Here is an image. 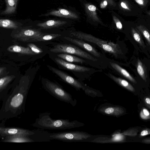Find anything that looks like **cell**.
I'll return each mask as SVG.
<instances>
[{"label":"cell","instance_id":"6da1fadb","mask_svg":"<svg viewBox=\"0 0 150 150\" xmlns=\"http://www.w3.org/2000/svg\"><path fill=\"white\" fill-rule=\"evenodd\" d=\"M29 84H21L5 96L0 109V121L16 117L25 112Z\"/></svg>","mask_w":150,"mask_h":150},{"label":"cell","instance_id":"7a4b0ae2","mask_svg":"<svg viewBox=\"0 0 150 150\" xmlns=\"http://www.w3.org/2000/svg\"><path fill=\"white\" fill-rule=\"evenodd\" d=\"M50 112L40 113L35 122L31 125L33 127L43 129H66L75 128L83 125L82 123L75 120L70 121L69 119H54L50 116Z\"/></svg>","mask_w":150,"mask_h":150},{"label":"cell","instance_id":"3957f363","mask_svg":"<svg viewBox=\"0 0 150 150\" xmlns=\"http://www.w3.org/2000/svg\"><path fill=\"white\" fill-rule=\"evenodd\" d=\"M42 83L44 88L57 99L70 104L73 106L76 105V100L58 83L45 78L42 79Z\"/></svg>","mask_w":150,"mask_h":150},{"label":"cell","instance_id":"277c9868","mask_svg":"<svg viewBox=\"0 0 150 150\" xmlns=\"http://www.w3.org/2000/svg\"><path fill=\"white\" fill-rule=\"evenodd\" d=\"M70 36L96 44L105 51L116 54L118 52L117 45L95 37L92 35L79 31L70 33Z\"/></svg>","mask_w":150,"mask_h":150},{"label":"cell","instance_id":"5b68a950","mask_svg":"<svg viewBox=\"0 0 150 150\" xmlns=\"http://www.w3.org/2000/svg\"><path fill=\"white\" fill-rule=\"evenodd\" d=\"M91 136L82 131H70L49 133L48 138L51 140H57L66 142H81L87 140Z\"/></svg>","mask_w":150,"mask_h":150},{"label":"cell","instance_id":"8992f818","mask_svg":"<svg viewBox=\"0 0 150 150\" xmlns=\"http://www.w3.org/2000/svg\"><path fill=\"white\" fill-rule=\"evenodd\" d=\"M50 52L55 53H65L76 55L93 61H97L89 54L78 47L71 44H58L51 48Z\"/></svg>","mask_w":150,"mask_h":150},{"label":"cell","instance_id":"52a82bcc","mask_svg":"<svg viewBox=\"0 0 150 150\" xmlns=\"http://www.w3.org/2000/svg\"><path fill=\"white\" fill-rule=\"evenodd\" d=\"M6 120H3L0 122V139H2L6 137L17 135L29 136L33 134V130L18 127H6Z\"/></svg>","mask_w":150,"mask_h":150},{"label":"cell","instance_id":"ba28073f","mask_svg":"<svg viewBox=\"0 0 150 150\" xmlns=\"http://www.w3.org/2000/svg\"><path fill=\"white\" fill-rule=\"evenodd\" d=\"M48 69L58 76L64 82L70 85L77 90L82 89L85 91L87 89L83 84L77 80L63 71L51 66L47 65Z\"/></svg>","mask_w":150,"mask_h":150},{"label":"cell","instance_id":"9c48e42d","mask_svg":"<svg viewBox=\"0 0 150 150\" xmlns=\"http://www.w3.org/2000/svg\"><path fill=\"white\" fill-rule=\"evenodd\" d=\"M54 62L62 68L71 71L75 75L78 73L89 71L90 69L67 62L58 57H55L53 59Z\"/></svg>","mask_w":150,"mask_h":150},{"label":"cell","instance_id":"30bf717a","mask_svg":"<svg viewBox=\"0 0 150 150\" xmlns=\"http://www.w3.org/2000/svg\"><path fill=\"white\" fill-rule=\"evenodd\" d=\"M42 33L39 30L36 29H24L14 35V37L21 41L30 42L34 38Z\"/></svg>","mask_w":150,"mask_h":150},{"label":"cell","instance_id":"8fae6325","mask_svg":"<svg viewBox=\"0 0 150 150\" xmlns=\"http://www.w3.org/2000/svg\"><path fill=\"white\" fill-rule=\"evenodd\" d=\"M54 16L57 17L73 19H77L79 16L75 13L64 8H59L58 10H52L48 13L42 14L40 16Z\"/></svg>","mask_w":150,"mask_h":150},{"label":"cell","instance_id":"7c38bea8","mask_svg":"<svg viewBox=\"0 0 150 150\" xmlns=\"http://www.w3.org/2000/svg\"><path fill=\"white\" fill-rule=\"evenodd\" d=\"M64 38L68 41L83 48L97 57H99L100 56V54L94 48L82 40L67 37H65Z\"/></svg>","mask_w":150,"mask_h":150},{"label":"cell","instance_id":"4fadbf2b","mask_svg":"<svg viewBox=\"0 0 150 150\" xmlns=\"http://www.w3.org/2000/svg\"><path fill=\"white\" fill-rule=\"evenodd\" d=\"M15 78L13 75L7 76L0 79V98L2 100L8 93L10 83Z\"/></svg>","mask_w":150,"mask_h":150},{"label":"cell","instance_id":"5bb4252c","mask_svg":"<svg viewBox=\"0 0 150 150\" xmlns=\"http://www.w3.org/2000/svg\"><path fill=\"white\" fill-rule=\"evenodd\" d=\"M67 23L65 21L50 20L42 23H38L37 25L42 29H48L59 27Z\"/></svg>","mask_w":150,"mask_h":150},{"label":"cell","instance_id":"9a60e30c","mask_svg":"<svg viewBox=\"0 0 150 150\" xmlns=\"http://www.w3.org/2000/svg\"><path fill=\"white\" fill-rule=\"evenodd\" d=\"M1 142H5L28 143L34 142L29 136L17 135L6 137L1 139Z\"/></svg>","mask_w":150,"mask_h":150},{"label":"cell","instance_id":"2e32d148","mask_svg":"<svg viewBox=\"0 0 150 150\" xmlns=\"http://www.w3.org/2000/svg\"><path fill=\"white\" fill-rule=\"evenodd\" d=\"M56 55L57 57L71 63H76L83 64L85 62V61L84 59L70 54L59 53Z\"/></svg>","mask_w":150,"mask_h":150},{"label":"cell","instance_id":"e0dca14e","mask_svg":"<svg viewBox=\"0 0 150 150\" xmlns=\"http://www.w3.org/2000/svg\"><path fill=\"white\" fill-rule=\"evenodd\" d=\"M8 51L13 52L20 53L22 54L35 55L36 54L28 47H25L16 45H11L8 47Z\"/></svg>","mask_w":150,"mask_h":150},{"label":"cell","instance_id":"ac0fdd59","mask_svg":"<svg viewBox=\"0 0 150 150\" xmlns=\"http://www.w3.org/2000/svg\"><path fill=\"white\" fill-rule=\"evenodd\" d=\"M6 4L5 10L1 13V15H9L15 12L18 0H4Z\"/></svg>","mask_w":150,"mask_h":150},{"label":"cell","instance_id":"d6986e66","mask_svg":"<svg viewBox=\"0 0 150 150\" xmlns=\"http://www.w3.org/2000/svg\"><path fill=\"white\" fill-rule=\"evenodd\" d=\"M110 63L111 66L114 69L124 77L133 83H137V82L134 78L125 69L116 63L113 62H110Z\"/></svg>","mask_w":150,"mask_h":150},{"label":"cell","instance_id":"ffe728a7","mask_svg":"<svg viewBox=\"0 0 150 150\" xmlns=\"http://www.w3.org/2000/svg\"><path fill=\"white\" fill-rule=\"evenodd\" d=\"M84 8L86 13L90 18L94 21H100L97 15L96 7L95 6L86 3L84 5Z\"/></svg>","mask_w":150,"mask_h":150},{"label":"cell","instance_id":"44dd1931","mask_svg":"<svg viewBox=\"0 0 150 150\" xmlns=\"http://www.w3.org/2000/svg\"><path fill=\"white\" fill-rule=\"evenodd\" d=\"M58 34H47L42 33L40 35L34 38L31 42L44 41L54 39L61 36Z\"/></svg>","mask_w":150,"mask_h":150},{"label":"cell","instance_id":"7402d4cb","mask_svg":"<svg viewBox=\"0 0 150 150\" xmlns=\"http://www.w3.org/2000/svg\"><path fill=\"white\" fill-rule=\"evenodd\" d=\"M109 76L111 78L122 86L130 91H135L134 88L133 86L126 80L116 77L111 74H109Z\"/></svg>","mask_w":150,"mask_h":150},{"label":"cell","instance_id":"603a6c76","mask_svg":"<svg viewBox=\"0 0 150 150\" xmlns=\"http://www.w3.org/2000/svg\"><path fill=\"white\" fill-rule=\"evenodd\" d=\"M0 27L6 28L16 29L18 27L17 23L8 19H0Z\"/></svg>","mask_w":150,"mask_h":150},{"label":"cell","instance_id":"cb8c5ba5","mask_svg":"<svg viewBox=\"0 0 150 150\" xmlns=\"http://www.w3.org/2000/svg\"><path fill=\"white\" fill-rule=\"evenodd\" d=\"M136 67L138 74L144 81H146L147 77L146 69L144 65L139 59L137 60Z\"/></svg>","mask_w":150,"mask_h":150},{"label":"cell","instance_id":"d4e9b609","mask_svg":"<svg viewBox=\"0 0 150 150\" xmlns=\"http://www.w3.org/2000/svg\"><path fill=\"white\" fill-rule=\"evenodd\" d=\"M105 112L108 114L118 115L121 114L124 112L123 109L120 108L111 107L106 108Z\"/></svg>","mask_w":150,"mask_h":150},{"label":"cell","instance_id":"484cf974","mask_svg":"<svg viewBox=\"0 0 150 150\" xmlns=\"http://www.w3.org/2000/svg\"><path fill=\"white\" fill-rule=\"evenodd\" d=\"M132 33L134 40L141 46L145 48V46L141 35L137 30L132 28Z\"/></svg>","mask_w":150,"mask_h":150},{"label":"cell","instance_id":"4316f807","mask_svg":"<svg viewBox=\"0 0 150 150\" xmlns=\"http://www.w3.org/2000/svg\"><path fill=\"white\" fill-rule=\"evenodd\" d=\"M137 28L142 33L149 45H150V36L148 31L142 25L138 27Z\"/></svg>","mask_w":150,"mask_h":150},{"label":"cell","instance_id":"83f0119b","mask_svg":"<svg viewBox=\"0 0 150 150\" xmlns=\"http://www.w3.org/2000/svg\"><path fill=\"white\" fill-rule=\"evenodd\" d=\"M28 46L36 54H40L43 52L42 50L34 44L30 43L28 44Z\"/></svg>","mask_w":150,"mask_h":150},{"label":"cell","instance_id":"f1b7e54d","mask_svg":"<svg viewBox=\"0 0 150 150\" xmlns=\"http://www.w3.org/2000/svg\"><path fill=\"white\" fill-rule=\"evenodd\" d=\"M140 116L142 119L147 120L150 118V113L146 109L144 108L140 112Z\"/></svg>","mask_w":150,"mask_h":150},{"label":"cell","instance_id":"f546056e","mask_svg":"<svg viewBox=\"0 0 150 150\" xmlns=\"http://www.w3.org/2000/svg\"><path fill=\"white\" fill-rule=\"evenodd\" d=\"M113 20L116 24V27L117 29L121 30L122 29V25L119 20L115 16L113 17Z\"/></svg>","mask_w":150,"mask_h":150},{"label":"cell","instance_id":"4dcf8cb0","mask_svg":"<svg viewBox=\"0 0 150 150\" xmlns=\"http://www.w3.org/2000/svg\"><path fill=\"white\" fill-rule=\"evenodd\" d=\"M124 137L121 134L117 135L112 139V142H119L123 140Z\"/></svg>","mask_w":150,"mask_h":150},{"label":"cell","instance_id":"1f68e13d","mask_svg":"<svg viewBox=\"0 0 150 150\" xmlns=\"http://www.w3.org/2000/svg\"><path fill=\"white\" fill-rule=\"evenodd\" d=\"M149 132L148 131L146 130H144L142 131L141 133V135L142 136H144L149 134Z\"/></svg>","mask_w":150,"mask_h":150},{"label":"cell","instance_id":"d6a6232c","mask_svg":"<svg viewBox=\"0 0 150 150\" xmlns=\"http://www.w3.org/2000/svg\"><path fill=\"white\" fill-rule=\"evenodd\" d=\"M106 1L108 2L109 4L112 6H115L116 5V4L114 2L113 0H105Z\"/></svg>","mask_w":150,"mask_h":150},{"label":"cell","instance_id":"836d02e7","mask_svg":"<svg viewBox=\"0 0 150 150\" xmlns=\"http://www.w3.org/2000/svg\"><path fill=\"white\" fill-rule=\"evenodd\" d=\"M135 1L139 4L141 5H143L144 2V0H134Z\"/></svg>","mask_w":150,"mask_h":150},{"label":"cell","instance_id":"e575fe53","mask_svg":"<svg viewBox=\"0 0 150 150\" xmlns=\"http://www.w3.org/2000/svg\"><path fill=\"white\" fill-rule=\"evenodd\" d=\"M121 6L124 8L127 9V10H129V8L126 6L125 3H124L123 2H122L121 3Z\"/></svg>","mask_w":150,"mask_h":150},{"label":"cell","instance_id":"d590c367","mask_svg":"<svg viewBox=\"0 0 150 150\" xmlns=\"http://www.w3.org/2000/svg\"><path fill=\"white\" fill-rule=\"evenodd\" d=\"M107 4L108 2L106 0H104L103 3L101 4V7L104 8L107 5Z\"/></svg>","mask_w":150,"mask_h":150},{"label":"cell","instance_id":"8d00e7d4","mask_svg":"<svg viewBox=\"0 0 150 150\" xmlns=\"http://www.w3.org/2000/svg\"><path fill=\"white\" fill-rule=\"evenodd\" d=\"M146 102L148 104H150V99L149 98H147L145 99Z\"/></svg>","mask_w":150,"mask_h":150},{"label":"cell","instance_id":"74e56055","mask_svg":"<svg viewBox=\"0 0 150 150\" xmlns=\"http://www.w3.org/2000/svg\"><path fill=\"white\" fill-rule=\"evenodd\" d=\"M3 70V68H0V74L1 73Z\"/></svg>","mask_w":150,"mask_h":150},{"label":"cell","instance_id":"f35d334b","mask_svg":"<svg viewBox=\"0 0 150 150\" xmlns=\"http://www.w3.org/2000/svg\"><path fill=\"white\" fill-rule=\"evenodd\" d=\"M1 99L0 98V103H1Z\"/></svg>","mask_w":150,"mask_h":150}]
</instances>
